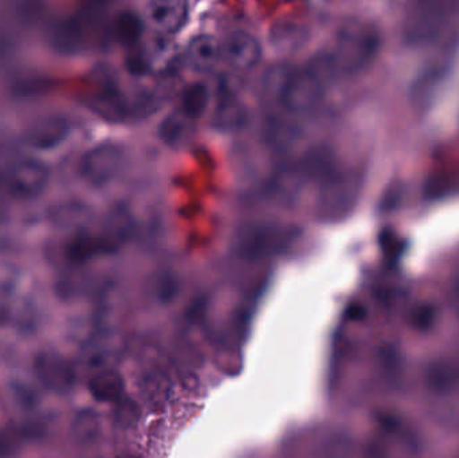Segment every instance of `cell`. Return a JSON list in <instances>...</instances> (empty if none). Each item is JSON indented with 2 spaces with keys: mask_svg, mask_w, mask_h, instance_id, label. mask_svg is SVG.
Wrapping results in <instances>:
<instances>
[{
  "mask_svg": "<svg viewBox=\"0 0 459 458\" xmlns=\"http://www.w3.org/2000/svg\"><path fill=\"white\" fill-rule=\"evenodd\" d=\"M325 86L310 67L288 65L275 105L291 118L315 115L323 104Z\"/></svg>",
  "mask_w": 459,
  "mask_h": 458,
  "instance_id": "1",
  "label": "cell"
},
{
  "mask_svg": "<svg viewBox=\"0 0 459 458\" xmlns=\"http://www.w3.org/2000/svg\"><path fill=\"white\" fill-rule=\"evenodd\" d=\"M48 182V171L42 161L0 151V193L13 198L31 199L45 190Z\"/></svg>",
  "mask_w": 459,
  "mask_h": 458,
  "instance_id": "2",
  "label": "cell"
},
{
  "mask_svg": "<svg viewBox=\"0 0 459 458\" xmlns=\"http://www.w3.org/2000/svg\"><path fill=\"white\" fill-rule=\"evenodd\" d=\"M297 230L281 223L261 222L243 226L234 238V249L240 257H269L283 252L297 238Z\"/></svg>",
  "mask_w": 459,
  "mask_h": 458,
  "instance_id": "3",
  "label": "cell"
},
{
  "mask_svg": "<svg viewBox=\"0 0 459 458\" xmlns=\"http://www.w3.org/2000/svg\"><path fill=\"white\" fill-rule=\"evenodd\" d=\"M356 194V180L339 169L318 186L316 215L323 222H336L350 212Z\"/></svg>",
  "mask_w": 459,
  "mask_h": 458,
  "instance_id": "4",
  "label": "cell"
},
{
  "mask_svg": "<svg viewBox=\"0 0 459 458\" xmlns=\"http://www.w3.org/2000/svg\"><path fill=\"white\" fill-rule=\"evenodd\" d=\"M126 151L118 143L105 142L89 150L80 161V175L93 187H105L120 175Z\"/></svg>",
  "mask_w": 459,
  "mask_h": 458,
  "instance_id": "5",
  "label": "cell"
},
{
  "mask_svg": "<svg viewBox=\"0 0 459 458\" xmlns=\"http://www.w3.org/2000/svg\"><path fill=\"white\" fill-rule=\"evenodd\" d=\"M222 46V58L237 72H248L256 67L262 58V46L250 32L235 30L226 35Z\"/></svg>",
  "mask_w": 459,
  "mask_h": 458,
  "instance_id": "6",
  "label": "cell"
},
{
  "mask_svg": "<svg viewBox=\"0 0 459 458\" xmlns=\"http://www.w3.org/2000/svg\"><path fill=\"white\" fill-rule=\"evenodd\" d=\"M247 123V109L240 97L228 83L218 86L212 124L214 128L225 134L239 131Z\"/></svg>",
  "mask_w": 459,
  "mask_h": 458,
  "instance_id": "7",
  "label": "cell"
},
{
  "mask_svg": "<svg viewBox=\"0 0 459 458\" xmlns=\"http://www.w3.org/2000/svg\"><path fill=\"white\" fill-rule=\"evenodd\" d=\"M121 242H124L123 236L109 225L105 233H83L75 237L67 245L66 253L72 260L85 261L116 252Z\"/></svg>",
  "mask_w": 459,
  "mask_h": 458,
  "instance_id": "8",
  "label": "cell"
},
{
  "mask_svg": "<svg viewBox=\"0 0 459 458\" xmlns=\"http://www.w3.org/2000/svg\"><path fill=\"white\" fill-rule=\"evenodd\" d=\"M188 4L179 0H153L145 4V21L161 34H175L187 23Z\"/></svg>",
  "mask_w": 459,
  "mask_h": 458,
  "instance_id": "9",
  "label": "cell"
},
{
  "mask_svg": "<svg viewBox=\"0 0 459 458\" xmlns=\"http://www.w3.org/2000/svg\"><path fill=\"white\" fill-rule=\"evenodd\" d=\"M262 132L267 147L278 155L290 152L301 139L299 124L285 113L267 116Z\"/></svg>",
  "mask_w": 459,
  "mask_h": 458,
  "instance_id": "10",
  "label": "cell"
},
{
  "mask_svg": "<svg viewBox=\"0 0 459 458\" xmlns=\"http://www.w3.org/2000/svg\"><path fill=\"white\" fill-rule=\"evenodd\" d=\"M307 185L309 182L297 160L296 163L285 164L274 172L269 183V194L275 201L293 203Z\"/></svg>",
  "mask_w": 459,
  "mask_h": 458,
  "instance_id": "11",
  "label": "cell"
},
{
  "mask_svg": "<svg viewBox=\"0 0 459 458\" xmlns=\"http://www.w3.org/2000/svg\"><path fill=\"white\" fill-rule=\"evenodd\" d=\"M91 107L105 120L123 121L132 115V107L123 91L113 82L100 86L91 97Z\"/></svg>",
  "mask_w": 459,
  "mask_h": 458,
  "instance_id": "12",
  "label": "cell"
},
{
  "mask_svg": "<svg viewBox=\"0 0 459 458\" xmlns=\"http://www.w3.org/2000/svg\"><path fill=\"white\" fill-rule=\"evenodd\" d=\"M221 58H222V46L217 38L209 34L194 38L186 50L188 66L199 73L212 72Z\"/></svg>",
  "mask_w": 459,
  "mask_h": 458,
  "instance_id": "13",
  "label": "cell"
},
{
  "mask_svg": "<svg viewBox=\"0 0 459 458\" xmlns=\"http://www.w3.org/2000/svg\"><path fill=\"white\" fill-rule=\"evenodd\" d=\"M195 132V121L190 120L179 109L169 113L159 126V136L164 144L179 148L187 144Z\"/></svg>",
  "mask_w": 459,
  "mask_h": 458,
  "instance_id": "14",
  "label": "cell"
},
{
  "mask_svg": "<svg viewBox=\"0 0 459 458\" xmlns=\"http://www.w3.org/2000/svg\"><path fill=\"white\" fill-rule=\"evenodd\" d=\"M210 93L206 83L194 82L190 83L187 88L183 91L180 96V105L178 109L187 116L190 120L198 121L199 118L206 112L209 107Z\"/></svg>",
  "mask_w": 459,
  "mask_h": 458,
  "instance_id": "15",
  "label": "cell"
},
{
  "mask_svg": "<svg viewBox=\"0 0 459 458\" xmlns=\"http://www.w3.org/2000/svg\"><path fill=\"white\" fill-rule=\"evenodd\" d=\"M144 31V21L134 11H121L113 23V34L124 46H136Z\"/></svg>",
  "mask_w": 459,
  "mask_h": 458,
  "instance_id": "16",
  "label": "cell"
},
{
  "mask_svg": "<svg viewBox=\"0 0 459 458\" xmlns=\"http://www.w3.org/2000/svg\"><path fill=\"white\" fill-rule=\"evenodd\" d=\"M307 40V31L296 23H281L273 29L272 45L280 50H296Z\"/></svg>",
  "mask_w": 459,
  "mask_h": 458,
  "instance_id": "17",
  "label": "cell"
},
{
  "mask_svg": "<svg viewBox=\"0 0 459 458\" xmlns=\"http://www.w3.org/2000/svg\"><path fill=\"white\" fill-rule=\"evenodd\" d=\"M65 132H66V125L64 121L59 118H53L50 121H43L39 125L35 126L32 129L31 142L39 147H48V145L56 144V142H59V139L64 137Z\"/></svg>",
  "mask_w": 459,
  "mask_h": 458,
  "instance_id": "18",
  "label": "cell"
}]
</instances>
